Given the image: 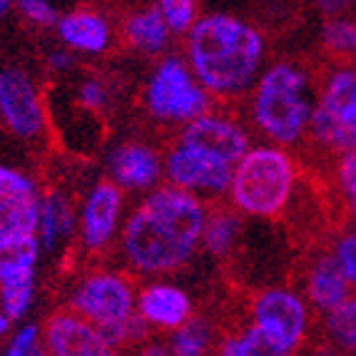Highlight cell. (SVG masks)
Returning <instances> with one entry per match:
<instances>
[{
  "mask_svg": "<svg viewBox=\"0 0 356 356\" xmlns=\"http://www.w3.org/2000/svg\"><path fill=\"white\" fill-rule=\"evenodd\" d=\"M209 204L170 184L140 197L127 212L118 254L122 269L149 280H167L190 267L202 252Z\"/></svg>",
  "mask_w": 356,
  "mask_h": 356,
  "instance_id": "cell-1",
  "label": "cell"
},
{
  "mask_svg": "<svg viewBox=\"0 0 356 356\" xmlns=\"http://www.w3.org/2000/svg\"><path fill=\"white\" fill-rule=\"evenodd\" d=\"M267 35L229 10H207L182 40V58L217 105L247 100L267 63Z\"/></svg>",
  "mask_w": 356,
  "mask_h": 356,
  "instance_id": "cell-2",
  "label": "cell"
},
{
  "mask_svg": "<svg viewBox=\"0 0 356 356\" xmlns=\"http://www.w3.org/2000/svg\"><path fill=\"white\" fill-rule=\"evenodd\" d=\"M314 105L316 90L307 67L294 60H274L247 97V118L261 143L289 149L309 137Z\"/></svg>",
  "mask_w": 356,
  "mask_h": 356,
  "instance_id": "cell-3",
  "label": "cell"
},
{
  "mask_svg": "<svg viewBox=\"0 0 356 356\" xmlns=\"http://www.w3.org/2000/svg\"><path fill=\"white\" fill-rule=\"evenodd\" d=\"M297 182L299 170L289 149L254 143L234 167L227 204L244 220H277L291 204Z\"/></svg>",
  "mask_w": 356,
  "mask_h": 356,
  "instance_id": "cell-4",
  "label": "cell"
},
{
  "mask_svg": "<svg viewBox=\"0 0 356 356\" xmlns=\"http://www.w3.org/2000/svg\"><path fill=\"white\" fill-rule=\"evenodd\" d=\"M140 105L149 122L179 132L214 110L217 102L200 85L187 60L177 53H170L149 67L140 92Z\"/></svg>",
  "mask_w": 356,
  "mask_h": 356,
  "instance_id": "cell-5",
  "label": "cell"
},
{
  "mask_svg": "<svg viewBox=\"0 0 356 356\" xmlns=\"http://www.w3.org/2000/svg\"><path fill=\"white\" fill-rule=\"evenodd\" d=\"M65 309L113 337L137 316V284L122 267H90L65 291Z\"/></svg>",
  "mask_w": 356,
  "mask_h": 356,
  "instance_id": "cell-6",
  "label": "cell"
},
{
  "mask_svg": "<svg viewBox=\"0 0 356 356\" xmlns=\"http://www.w3.org/2000/svg\"><path fill=\"white\" fill-rule=\"evenodd\" d=\"M309 140L327 152L356 149V67L339 65L327 72L316 90Z\"/></svg>",
  "mask_w": 356,
  "mask_h": 356,
  "instance_id": "cell-7",
  "label": "cell"
},
{
  "mask_svg": "<svg viewBox=\"0 0 356 356\" xmlns=\"http://www.w3.org/2000/svg\"><path fill=\"white\" fill-rule=\"evenodd\" d=\"M247 324L274 344L284 356H294L307 341L312 327V307L302 291L291 286H264L250 299Z\"/></svg>",
  "mask_w": 356,
  "mask_h": 356,
  "instance_id": "cell-8",
  "label": "cell"
},
{
  "mask_svg": "<svg viewBox=\"0 0 356 356\" xmlns=\"http://www.w3.org/2000/svg\"><path fill=\"white\" fill-rule=\"evenodd\" d=\"M127 195L110 179H97L77 200V247L88 257H102L118 250L120 234L125 227Z\"/></svg>",
  "mask_w": 356,
  "mask_h": 356,
  "instance_id": "cell-9",
  "label": "cell"
},
{
  "mask_svg": "<svg viewBox=\"0 0 356 356\" xmlns=\"http://www.w3.org/2000/svg\"><path fill=\"white\" fill-rule=\"evenodd\" d=\"M234 177V165L220 160L202 147L187 145L175 137L165 149V184L182 190L202 202L227 200Z\"/></svg>",
  "mask_w": 356,
  "mask_h": 356,
  "instance_id": "cell-10",
  "label": "cell"
},
{
  "mask_svg": "<svg viewBox=\"0 0 356 356\" xmlns=\"http://www.w3.org/2000/svg\"><path fill=\"white\" fill-rule=\"evenodd\" d=\"M48 102L23 65L0 67V125L20 143L35 145L48 135Z\"/></svg>",
  "mask_w": 356,
  "mask_h": 356,
  "instance_id": "cell-11",
  "label": "cell"
},
{
  "mask_svg": "<svg viewBox=\"0 0 356 356\" xmlns=\"http://www.w3.org/2000/svg\"><path fill=\"white\" fill-rule=\"evenodd\" d=\"M105 172L125 195L145 197L165 184V149L147 140H122L107 152Z\"/></svg>",
  "mask_w": 356,
  "mask_h": 356,
  "instance_id": "cell-12",
  "label": "cell"
},
{
  "mask_svg": "<svg viewBox=\"0 0 356 356\" xmlns=\"http://www.w3.org/2000/svg\"><path fill=\"white\" fill-rule=\"evenodd\" d=\"M177 140L207 149L234 167L254 145L252 143V127L239 115L232 113L229 107L222 105H217L207 115L182 127L177 132Z\"/></svg>",
  "mask_w": 356,
  "mask_h": 356,
  "instance_id": "cell-13",
  "label": "cell"
},
{
  "mask_svg": "<svg viewBox=\"0 0 356 356\" xmlns=\"http://www.w3.org/2000/svg\"><path fill=\"white\" fill-rule=\"evenodd\" d=\"M55 38L75 58H105L120 40L118 25L102 8L75 6L63 10Z\"/></svg>",
  "mask_w": 356,
  "mask_h": 356,
  "instance_id": "cell-14",
  "label": "cell"
},
{
  "mask_svg": "<svg viewBox=\"0 0 356 356\" xmlns=\"http://www.w3.org/2000/svg\"><path fill=\"white\" fill-rule=\"evenodd\" d=\"M137 316L149 334H172L195 316V299L177 282L149 280L137 286Z\"/></svg>",
  "mask_w": 356,
  "mask_h": 356,
  "instance_id": "cell-15",
  "label": "cell"
},
{
  "mask_svg": "<svg viewBox=\"0 0 356 356\" xmlns=\"http://www.w3.org/2000/svg\"><path fill=\"white\" fill-rule=\"evenodd\" d=\"M40 344L50 356H107L102 332L70 309L60 307L40 324Z\"/></svg>",
  "mask_w": 356,
  "mask_h": 356,
  "instance_id": "cell-16",
  "label": "cell"
},
{
  "mask_svg": "<svg viewBox=\"0 0 356 356\" xmlns=\"http://www.w3.org/2000/svg\"><path fill=\"white\" fill-rule=\"evenodd\" d=\"M118 35L127 50L143 58H165L172 48V33L167 30L157 6H140L127 10L118 25Z\"/></svg>",
  "mask_w": 356,
  "mask_h": 356,
  "instance_id": "cell-17",
  "label": "cell"
},
{
  "mask_svg": "<svg viewBox=\"0 0 356 356\" xmlns=\"http://www.w3.org/2000/svg\"><path fill=\"white\" fill-rule=\"evenodd\" d=\"M77 237V202L60 187H50L40 195V222L38 244L42 254H58Z\"/></svg>",
  "mask_w": 356,
  "mask_h": 356,
  "instance_id": "cell-18",
  "label": "cell"
},
{
  "mask_svg": "<svg viewBox=\"0 0 356 356\" xmlns=\"http://www.w3.org/2000/svg\"><path fill=\"white\" fill-rule=\"evenodd\" d=\"M351 284L337 267L332 252L316 254L309 261L307 272H304V299L312 309H316L319 314H332L341 304L351 299Z\"/></svg>",
  "mask_w": 356,
  "mask_h": 356,
  "instance_id": "cell-19",
  "label": "cell"
},
{
  "mask_svg": "<svg viewBox=\"0 0 356 356\" xmlns=\"http://www.w3.org/2000/svg\"><path fill=\"white\" fill-rule=\"evenodd\" d=\"M244 232V217H239L229 204L209 207L207 225L202 234V252L212 259H229L237 250Z\"/></svg>",
  "mask_w": 356,
  "mask_h": 356,
  "instance_id": "cell-20",
  "label": "cell"
},
{
  "mask_svg": "<svg viewBox=\"0 0 356 356\" xmlns=\"http://www.w3.org/2000/svg\"><path fill=\"white\" fill-rule=\"evenodd\" d=\"M40 222V197L0 200V242L35 239Z\"/></svg>",
  "mask_w": 356,
  "mask_h": 356,
  "instance_id": "cell-21",
  "label": "cell"
},
{
  "mask_svg": "<svg viewBox=\"0 0 356 356\" xmlns=\"http://www.w3.org/2000/svg\"><path fill=\"white\" fill-rule=\"evenodd\" d=\"M40 259L42 250L38 239L0 242V284L25 280V277H38Z\"/></svg>",
  "mask_w": 356,
  "mask_h": 356,
  "instance_id": "cell-22",
  "label": "cell"
},
{
  "mask_svg": "<svg viewBox=\"0 0 356 356\" xmlns=\"http://www.w3.org/2000/svg\"><path fill=\"white\" fill-rule=\"evenodd\" d=\"M172 356H212L217 346V329L207 316L195 314L184 327L167 339Z\"/></svg>",
  "mask_w": 356,
  "mask_h": 356,
  "instance_id": "cell-23",
  "label": "cell"
},
{
  "mask_svg": "<svg viewBox=\"0 0 356 356\" xmlns=\"http://www.w3.org/2000/svg\"><path fill=\"white\" fill-rule=\"evenodd\" d=\"M212 356H284L274 344H269L267 339L261 337L257 329H252L250 324L227 332L217 339Z\"/></svg>",
  "mask_w": 356,
  "mask_h": 356,
  "instance_id": "cell-24",
  "label": "cell"
},
{
  "mask_svg": "<svg viewBox=\"0 0 356 356\" xmlns=\"http://www.w3.org/2000/svg\"><path fill=\"white\" fill-rule=\"evenodd\" d=\"M38 294V277H25L18 282L0 284V314H6L15 324H25L28 314L33 312Z\"/></svg>",
  "mask_w": 356,
  "mask_h": 356,
  "instance_id": "cell-25",
  "label": "cell"
},
{
  "mask_svg": "<svg viewBox=\"0 0 356 356\" xmlns=\"http://www.w3.org/2000/svg\"><path fill=\"white\" fill-rule=\"evenodd\" d=\"M324 334L327 341L346 354H356V294L346 304L324 316Z\"/></svg>",
  "mask_w": 356,
  "mask_h": 356,
  "instance_id": "cell-26",
  "label": "cell"
},
{
  "mask_svg": "<svg viewBox=\"0 0 356 356\" xmlns=\"http://www.w3.org/2000/svg\"><path fill=\"white\" fill-rule=\"evenodd\" d=\"M321 45L334 58H356V18H327L321 25Z\"/></svg>",
  "mask_w": 356,
  "mask_h": 356,
  "instance_id": "cell-27",
  "label": "cell"
},
{
  "mask_svg": "<svg viewBox=\"0 0 356 356\" xmlns=\"http://www.w3.org/2000/svg\"><path fill=\"white\" fill-rule=\"evenodd\" d=\"M154 6L160 10L162 20H165L167 30L172 33V38H182V40L192 33L197 20L202 18V8L195 0H160Z\"/></svg>",
  "mask_w": 356,
  "mask_h": 356,
  "instance_id": "cell-28",
  "label": "cell"
},
{
  "mask_svg": "<svg viewBox=\"0 0 356 356\" xmlns=\"http://www.w3.org/2000/svg\"><path fill=\"white\" fill-rule=\"evenodd\" d=\"M75 102L85 113L102 115L113 105V88H110V83H107L105 77L95 75V72L85 75L75 85Z\"/></svg>",
  "mask_w": 356,
  "mask_h": 356,
  "instance_id": "cell-29",
  "label": "cell"
},
{
  "mask_svg": "<svg viewBox=\"0 0 356 356\" xmlns=\"http://www.w3.org/2000/svg\"><path fill=\"white\" fill-rule=\"evenodd\" d=\"M40 182L30 172L15 165L0 162V200H20V197H40Z\"/></svg>",
  "mask_w": 356,
  "mask_h": 356,
  "instance_id": "cell-30",
  "label": "cell"
},
{
  "mask_svg": "<svg viewBox=\"0 0 356 356\" xmlns=\"http://www.w3.org/2000/svg\"><path fill=\"white\" fill-rule=\"evenodd\" d=\"M15 13L23 23H28L35 30H55L60 23V15H63V10L50 0H18Z\"/></svg>",
  "mask_w": 356,
  "mask_h": 356,
  "instance_id": "cell-31",
  "label": "cell"
},
{
  "mask_svg": "<svg viewBox=\"0 0 356 356\" xmlns=\"http://www.w3.org/2000/svg\"><path fill=\"white\" fill-rule=\"evenodd\" d=\"M38 346H40V324L38 321H25L3 344L0 356H30Z\"/></svg>",
  "mask_w": 356,
  "mask_h": 356,
  "instance_id": "cell-32",
  "label": "cell"
},
{
  "mask_svg": "<svg viewBox=\"0 0 356 356\" xmlns=\"http://www.w3.org/2000/svg\"><path fill=\"white\" fill-rule=\"evenodd\" d=\"M337 190L349 209L356 212V149L339 154L337 162Z\"/></svg>",
  "mask_w": 356,
  "mask_h": 356,
  "instance_id": "cell-33",
  "label": "cell"
},
{
  "mask_svg": "<svg viewBox=\"0 0 356 356\" xmlns=\"http://www.w3.org/2000/svg\"><path fill=\"white\" fill-rule=\"evenodd\" d=\"M332 257L337 261V267L346 277L351 289H356V234L354 232H344L341 237H337L332 247Z\"/></svg>",
  "mask_w": 356,
  "mask_h": 356,
  "instance_id": "cell-34",
  "label": "cell"
},
{
  "mask_svg": "<svg viewBox=\"0 0 356 356\" xmlns=\"http://www.w3.org/2000/svg\"><path fill=\"white\" fill-rule=\"evenodd\" d=\"M45 67H48L50 75H70L77 67V58L70 50H65L60 45V48L48 50V55H45Z\"/></svg>",
  "mask_w": 356,
  "mask_h": 356,
  "instance_id": "cell-35",
  "label": "cell"
},
{
  "mask_svg": "<svg viewBox=\"0 0 356 356\" xmlns=\"http://www.w3.org/2000/svg\"><path fill=\"white\" fill-rule=\"evenodd\" d=\"M125 356H172V354H170L167 341H154V339H147V341H143L140 346H135V349L127 351Z\"/></svg>",
  "mask_w": 356,
  "mask_h": 356,
  "instance_id": "cell-36",
  "label": "cell"
},
{
  "mask_svg": "<svg viewBox=\"0 0 356 356\" xmlns=\"http://www.w3.org/2000/svg\"><path fill=\"white\" fill-rule=\"evenodd\" d=\"M351 3L346 0H324L319 3V10L327 15V18H344V10H349Z\"/></svg>",
  "mask_w": 356,
  "mask_h": 356,
  "instance_id": "cell-37",
  "label": "cell"
},
{
  "mask_svg": "<svg viewBox=\"0 0 356 356\" xmlns=\"http://www.w3.org/2000/svg\"><path fill=\"white\" fill-rule=\"evenodd\" d=\"M312 356H351V354H346V351L337 349V346H332V344H324V346H319V349L312 351Z\"/></svg>",
  "mask_w": 356,
  "mask_h": 356,
  "instance_id": "cell-38",
  "label": "cell"
},
{
  "mask_svg": "<svg viewBox=\"0 0 356 356\" xmlns=\"http://www.w3.org/2000/svg\"><path fill=\"white\" fill-rule=\"evenodd\" d=\"M10 13H15V3L13 0H0V20H6Z\"/></svg>",
  "mask_w": 356,
  "mask_h": 356,
  "instance_id": "cell-39",
  "label": "cell"
},
{
  "mask_svg": "<svg viewBox=\"0 0 356 356\" xmlns=\"http://www.w3.org/2000/svg\"><path fill=\"white\" fill-rule=\"evenodd\" d=\"M30 356H50V354H48V351H45V349H42V344H40L35 351H33V354H30Z\"/></svg>",
  "mask_w": 356,
  "mask_h": 356,
  "instance_id": "cell-40",
  "label": "cell"
},
{
  "mask_svg": "<svg viewBox=\"0 0 356 356\" xmlns=\"http://www.w3.org/2000/svg\"><path fill=\"white\" fill-rule=\"evenodd\" d=\"M107 356H122V354H118V351H110V354H107Z\"/></svg>",
  "mask_w": 356,
  "mask_h": 356,
  "instance_id": "cell-41",
  "label": "cell"
},
{
  "mask_svg": "<svg viewBox=\"0 0 356 356\" xmlns=\"http://www.w3.org/2000/svg\"><path fill=\"white\" fill-rule=\"evenodd\" d=\"M3 344H6V341H0V351H3Z\"/></svg>",
  "mask_w": 356,
  "mask_h": 356,
  "instance_id": "cell-42",
  "label": "cell"
},
{
  "mask_svg": "<svg viewBox=\"0 0 356 356\" xmlns=\"http://www.w3.org/2000/svg\"><path fill=\"white\" fill-rule=\"evenodd\" d=\"M351 232H354V234H356V225H354V229H351Z\"/></svg>",
  "mask_w": 356,
  "mask_h": 356,
  "instance_id": "cell-43",
  "label": "cell"
}]
</instances>
